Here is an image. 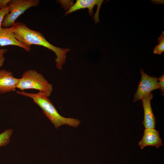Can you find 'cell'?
I'll return each mask as SVG.
<instances>
[{
  "instance_id": "obj_5",
  "label": "cell",
  "mask_w": 164,
  "mask_h": 164,
  "mask_svg": "<svg viewBox=\"0 0 164 164\" xmlns=\"http://www.w3.org/2000/svg\"><path fill=\"white\" fill-rule=\"evenodd\" d=\"M140 71L141 74V81L134 95V102L142 100L152 91L159 89L158 78L156 77L148 75L142 69H140Z\"/></svg>"
},
{
  "instance_id": "obj_2",
  "label": "cell",
  "mask_w": 164,
  "mask_h": 164,
  "mask_svg": "<svg viewBox=\"0 0 164 164\" xmlns=\"http://www.w3.org/2000/svg\"><path fill=\"white\" fill-rule=\"evenodd\" d=\"M16 93L32 98L34 102L42 109L43 113L56 129L64 125L77 127L80 123L78 119L65 118L60 115L49 97L43 93L39 92L36 93H29L19 91H17Z\"/></svg>"
},
{
  "instance_id": "obj_16",
  "label": "cell",
  "mask_w": 164,
  "mask_h": 164,
  "mask_svg": "<svg viewBox=\"0 0 164 164\" xmlns=\"http://www.w3.org/2000/svg\"><path fill=\"white\" fill-rule=\"evenodd\" d=\"M8 50L6 49H0V56H4V54L7 52Z\"/></svg>"
},
{
  "instance_id": "obj_11",
  "label": "cell",
  "mask_w": 164,
  "mask_h": 164,
  "mask_svg": "<svg viewBox=\"0 0 164 164\" xmlns=\"http://www.w3.org/2000/svg\"><path fill=\"white\" fill-rule=\"evenodd\" d=\"M13 132V129L9 128L0 134V147L5 146L10 142V138Z\"/></svg>"
},
{
  "instance_id": "obj_10",
  "label": "cell",
  "mask_w": 164,
  "mask_h": 164,
  "mask_svg": "<svg viewBox=\"0 0 164 164\" xmlns=\"http://www.w3.org/2000/svg\"><path fill=\"white\" fill-rule=\"evenodd\" d=\"M19 78L13 76L12 73L4 69L0 70V93L15 91Z\"/></svg>"
},
{
  "instance_id": "obj_13",
  "label": "cell",
  "mask_w": 164,
  "mask_h": 164,
  "mask_svg": "<svg viewBox=\"0 0 164 164\" xmlns=\"http://www.w3.org/2000/svg\"><path fill=\"white\" fill-rule=\"evenodd\" d=\"M9 12V9L8 5L4 8L0 9V29L2 28V25L4 17Z\"/></svg>"
},
{
  "instance_id": "obj_8",
  "label": "cell",
  "mask_w": 164,
  "mask_h": 164,
  "mask_svg": "<svg viewBox=\"0 0 164 164\" xmlns=\"http://www.w3.org/2000/svg\"><path fill=\"white\" fill-rule=\"evenodd\" d=\"M153 94L150 93L142 99L144 111L142 124L145 128H155V118L151 105V100Z\"/></svg>"
},
{
  "instance_id": "obj_17",
  "label": "cell",
  "mask_w": 164,
  "mask_h": 164,
  "mask_svg": "<svg viewBox=\"0 0 164 164\" xmlns=\"http://www.w3.org/2000/svg\"><path fill=\"white\" fill-rule=\"evenodd\" d=\"M5 60V58L4 56H0V68L3 65Z\"/></svg>"
},
{
  "instance_id": "obj_12",
  "label": "cell",
  "mask_w": 164,
  "mask_h": 164,
  "mask_svg": "<svg viewBox=\"0 0 164 164\" xmlns=\"http://www.w3.org/2000/svg\"><path fill=\"white\" fill-rule=\"evenodd\" d=\"M159 44L155 46L153 50L154 54H161L164 51V31L158 38Z\"/></svg>"
},
{
  "instance_id": "obj_3",
  "label": "cell",
  "mask_w": 164,
  "mask_h": 164,
  "mask_svg": "<svg viewBox=\"0 0 164 164\" xmlns=\"http://www.w3.org/2000/svg\"><path fill=\"white\" fill-rule=\"evenodd\" d=\"M16 88L23 91L29 89L38 90L39 92L50 96L53 91V87L43 75L34 70L24 72L19 78Z\"/></svg>"
},
{
  "instance_id": "obj_14",
  "label": "cell",
  "mask_w": 164,
  "mask_h": 164,
  "mask_svg": "<svg viewBox=\"0 0 164 164\" xmlns=\"http://www.w3.org/2000/svg\"><path fill=\"white\" fill-rule=\"evenodd\" d=\"M158 80H159L158 82L159 85V89L161 90V91L162 92V94L164 95V75L163 74L159 77L158 78Z\"/></svg>"
},
{
  "instance_id": "obj_6",
  "label": "cell",
  "mask_w": 164,
  "mask_h": 164,
  "mask_svg": "<svg viewBox=\"0 0 164 164\" xmlns=\"http://www.w3.org/2000/svg\"><path fill=\"white\" fill-rule=\"evenodd\" d=\"M103 1L104 0H77L75 4L66 12L65 15L78 10L87 8L89 15L92 16L93 13V8L95 5H97V10L93 17V19L95 23H97L100 22L99 19V11Z\"/></svg>"
},
{
  "instance_id": "obj_15",
  "label": "cell",
  "mask_w": 164,
  "mask_h": 164,
  "mask_svg": "<svg viewBox=\"0 0 164 164\" xmlns=\"http://www.w3.org/2000/svg\"><path fill=\"white\" fill-rule=\"evenodd\" d=\"M10 0H0V9L6 7Z\"/></svg>"
},
{
  "instance_id": "obj_4",
  "label": "cell",
  "mask_w": 164,
  "mask_h": 164,
  "mask_svg": "<svg viewBox=\"0 0 164 164\" xmlns=\"http://www.w3.org/2000/svg\"><path fill=\"white\" fill-rule=\"evenodd\" d=\"M39 2V0H10L7 5L9 12L4 17L2 27H12L18 17L29 8L38 6Z\"/></svg>"
},
{
  "instance_id": "obj_1",
  "label": "cell",
  "mask_w": 164,
  "mask_h": 164,
  "mask_svg": "<svg viewBox=\"0 0 164 164\" xmlns=\"http://www.w3.org/2000/svg\"><path fill=\"white\" fill-rule=\"evenodd\" d=\"M13 33L16 39L27 46L32 45L43 46L54 52L56 57L55 60L56 67L61 70L65 63L67 53L70 50L68 48H62L51 44L40 32L30 29L24 23L15 22L12 26Z\"/></svg>"
},
{
  "instance_id": "obj_9",
  "label": "cell",
  "mask_w": 164,
  "mask_h": 164,
  "mask_svg": "<svg viewBox=\"0 0 164 164\" xmlns=\"http://www.w3.org/2000/svg\"><path fill=\"white\" fill-rule=\"evenodd\" d=\"M13 45L20 47L29 52L31 48L22 44L15 37L12 27L0 29V46H4Z\"/></svg>"
},
{
  "instance_id": "obj_7",
  "label": "cell",
  "mask_w": 164,
  "mask_h": 164,
  "mask_svg": "<svg viewBox=\"0 0 164 164\" xmlns=\"http://www.w3.org/2000/svg\"><path fill=\"white\" fill-rule=\"evenodd\" d=\"M162 141L159 131L155 128H145L138 145L142 149L147 146H154L159 148L163 145Z\"/></svg>"
}]
</instances>
